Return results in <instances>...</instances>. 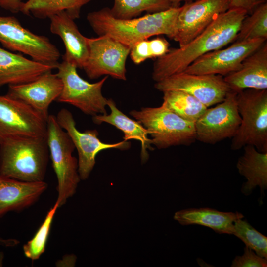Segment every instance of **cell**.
Wrapping results in <instances>:
<instances>
[{
	"label": "cell",
	"mask_w": 267,
	"mask_h": 267,
	"mask_svg": "<svg viewBox=\"0 0 267 267\" xmlns=\"http://www.w3.org/2000/svg\"><path fill=\"white\" fill-rule=\"evenodd\" d=\"M107 104L111 111L110 114L94 116L92 117L93 122L98 125L104 122L114 126L123 133L125 141L130 139L139 141L141 159L142 162H146L149 158L147 150L153 149L151 139L148 137V130L138 121L131 119L121 111L112 99H108Z\"/></svg>",
	"instance_id": "22"
},
{
	"label": "cell",
	"mask_w": 267,
	"mask_h": 267,
	"mask_svg": "<svg viewBox=\"0 0 267 267\" xmlns=\"http://www.w3.org/2000/svg\"><path fill=\"white\" fill-rule=\"evenodd\" d=\"M47 120L26 103L0 95V141L19 137H46Z\"/></svg>",
	"instance_id": "10"
},
{
	"label": "cell",
	"mask_w": 267,
	"mask_h": 267,
	"mask_svg": "<svg viewBox=\"0 0 267 267\" xmlns=\"http://www.w3.org/2000/svg\"><path fill=\"white\" fill-rule=\"evenodd\" d=\"M46 134L49 156L57 180L56 201L61 207L75 194L81 179L78 162L72 155L74 145L57 122L55 115L48 116Z\"/></svg>",
	"instance_id": "6"
},
{
	"label": "cell",
	"mask_w": 267,
	"mask_h": 267,
	"mask_svg": "<svg viewBox=\"0 0 267 267\" xmlns=\"http://www.w3.org/2000/svg\"><path fill=\"white\" fill-rule=\"evenodd\" d=\"M266 1V0H231L230 8L242 9L249 14L257 6Z\"/></svg>",
	"instance_id": "32"
},
{
	"label": "cell",
	"mask_w": 267,
	"mask_h": 267,
	"mask_svg": "<svg viewBox=\"0 0 267 267\" xmlns=\"http://www.w3.org/2000/svg\"><path fill=\"white\" fill-rule=\"evenodd\" d=\"M243 218L238 212H222L207 207L181 210L174 216L182 225H198L209 227L218 234L229 235H232L234 222Z\"/></svg>",
	"instance_id": "21"
},
{
	"label": "cell",
	"mask_w": 267,
	"mask_h": 267,
	"mask_svg": "<svg viewBox=\"0 0 267 267\" xmlns=\"http://www.w3.org/2000/svg\"><path fill=\"white\" fill-rule=\"evenodd\" d=\"M47 187L44 181H23L0 176V218L8 212L21 211L33 205Z\"/></svg>",
	"instance_id": "17"
},
{
	"label": "cell",
	"mask_w": 267,
	"mask_h": 267,
	"mask_svg": "<svg viewBox=\"0 0 267 267\" xmlns=\"http://www.w3.org/2000/svg\"><path fill=\"white\" fill-rule=\"evenodd\" d=\"M62 86L57 74L49 71L32 81L8 85L6 95L26 103L47 120L49 106L56 101Z\"/></svg>",
	"instance_id": "16"
},
{
	"label": "cell",
	"mask_w": 267,
	"mask_h": 267,
	"mask_svg": "<svg viewBox=\"0 0 267 267\" xmlns=\"http://www.w3.org/2000/svg\"><path fill=\"white\" fill-rule=\"evenodd\" d=\"M241 123L232 138L231 149L252 145L267 152V89H248L237 93Z\"/></svg>",
	"instance_id": "5"
},
{
	"label": "cell",
	"mask_w": 267,
	"mask_h": 267,
	"mask_svg": "<svg viewBox=\"0 0 267 267\" xmlns=\"http://www.w3.org/2000/svg\"><path fill=\"white\" fill-rule=\"evenodd\" d=\"M2 242V240H1V239L0 238V242Z\"/></svg>",
	"instance_id": "35"
},
{
	"label": "cell",
	"mask_w": 267,
	"mask_h": 267,
	"mask_svg": "<svg viewBox=\"0 0 267 267\" xmlns=\"http://www.w3.org/2000/svg\"><path fill=\"white\" fill-rule=\"evenodd\" d=\"M129 114L148 130L152 144L159 149L188 146L196 140L195 123L184 120L163 103L132 110Z\"/></svg>",
	"instance_id": "4"
},
{
	"label": "cell",
	"mask_w": 267,
	"mask_h": 267,
	"mask_svg": "<svg viewBox=\"0 0 267 267\" xmlns=\"http://www.w3.org/2000/svg\"><path fill=\"white\" fill-rule=\"evenodd\" d=\"M0 43L9 50L54 69L59 64L60 52L49 39L24 28L14 16H0Z\"/></svg>",
	"instance_id": "8"
},
{
	"label": "cell",
	"mask_w": 267,
	"mask_h": 267,
	"mask_svg": "<svg viewBox=\"0 0 267 267\" xmlns=\"http://www.w3.org/2000/svg\"><path fill=\"white\" fill-rule=\"evenodd\" d=\"M243 148V154L236 164L239 173L246 179L241 191L248 196L257 186L259 187L261 202L264 191L267 188V152H259L252 145H246Z\"/></svg>",
	"instance_id": "23"
},
{
	"label": "cell",
	"mask_w": 267,
	"mask_h": 267,
	"mask_svg": "<svg viewBox=\"0 0 267 267\" xmlns=\"http://www.w3.org/2000/svg\"><path fill=\"white\" fill-rule=\"evenodd\" d=\"M77 68L74 64L64 59L58 64L56 74L63 86L56 101L70 104L92 117L107 114L108 99L102 95V88L108 76L98 82L90 83L79 76Z\"/></svg>",
	"instance_id": "7"
},
{
	"label": "cell",
	"mask_w": 267,
	"mask_h": 267,
	"mask_svg": "<svg viewBox=\"0 0 267 267\" xmlns=\"http://www.w3.org/2000/svg\"><path fill=\"white\" fill-rule=\"evenodd\" d=\"M163 104L182 118L195 123L207 107L192 95L181 90L163 92Z\"/></svg>",
	"instance_id": "25"
},
{
	"label": "cell",
	"mask_w": 267,
	"mask_h": 267,
	"mask_svg": "<svg viewBox=\"0 0 267 267\" xmlns=\"http://www.w3.org/2000/svg\"><path fill=\"white\" fill-rule=\"evenodd\" d=\"M89 54L83 68L88 77L95 79L103 75L127 80L126 63L131 48L107 36L87 38Z\"/></svg>",
	"instance_id": "9"
},
{
	"label": "cell",
	"mask_w": 267,
	"mask_h": 267,
	"mask_svg": "<svg viewBox=\"0 0 267 267\" xmlns=\"http://www.w3.org/2000/svg\"><path fill=\"white\" fill-rule=\"evenodd\" d=\"M231 0H196L181 6L171 39L179 47L189 43L207 28L220 14L230 8Z\"/></svg>",
	"instance_id": "14"
},
{
	"label": "cell",
	"mask_w": 267,
	"mask_h": 267,
	"mask_svg": "<svg viewBox=\"0 0 267 267\" xmlns=\"http://www.w3.org/2000/svg\"><path fill=\"white\" fill-rule=\"evenodd\" d=\"M230 90L267 89V43L248 56L236 71L224 77Z\"/></svg>",
	"instance_id": "18"
},
{
	"label": "cell",
	"mask_w": 267,
	"mask_h": 267,
	"mask_svg": "<svg viewBox=\"0 0 267 267\" xmlns=\"http://www.w3.org/2000/svg\"><path fill=\"white\" fill-rule=\"evenodd\" d=\"M49 18L50 32L59 36L64 44L65 52L63 59L83 69L89 54L87 38L80 33L74 20L65 11Z\"/></svg>",
	"instance_id": "19"
},
{
	"label": "cell",
	"mask_w": 267,
	"mask_h": 267,
	"mask_svg": "<svg viewBox=\"0 0 267 267\" xmlns=\"http://www.w3.org/2000/svg\"><path fill=\"white\" fill-rule=\"evenodd\" d=\"M58 207L59 204L56 201L47 212L34 237L24 245L23 252L27 258L32 261L37 260L44 252L52 221Z\"/></svg>",
	"instance_id": "28"
},
{
	"label": "cell",
	"mask_w": 267,
	"mask_h": 267,
	"mask_svg": "<svg viewBox=\"0 0 267 267\" xmlns=\"http://www.w3.org/2000/svg\"><path fill=\"white\" fill-rule=\"evenodd\" d=\"M239 218L234 222L232 235L258 255L267 259V237L252 227L246 220Z\"/></svg>",
	"instance_id": "29"
},
{
	"label": "cell",
	"mask_w": 267,
	"mask_h": 267,
	"mask_svg": "<svg viewBox=\"0 0 267 267\" xmlns=\"http://www.w3.org/2000/svg\"><path fill=\"white\" fill-rule=\"evenodd\" d=\"M178 7L169 0H114L109 11L117 19H127L136 17L143 12L152 13Z\"/></svg>",
	"instance_id": "26"
},
{
	"label": "cell",
	"mask_w": 267,
	"mask_h": 267,
	"mask_svg": "<svg viewBox=\"0 0 267 267\" xmlns=\"http://www.w3.org/2000/svg\"><path fill=\"white\" fill-rule=\"evenodd\" d=\"M236 97L237 93L230 91L223 101L206 109L195 122L197 140L214 144L234 136L241 123Z\"/></svg>",
	"instance_id": "11"
},
{
	"label": "cell",
	"mask_w": 267,
	"mask_h": 267,
	"mask_svg": "<svg viewBox=\"0 0 267 267\" xmlns=\"http://www.w3.org/2000/svg\"><path fill=\"white\" fill-rule=\"evenodd\" d=\"M46 137L0 141V176L23 181H44L49 157Z\"/></svg>",
	"instance_id": "3"
},
{
	"label": "cell",
	"mask_w": 267,
	"mask_h": 267,
	"mask_svg": "<svg viewBox=\"0 0 267 267\" xmlns=\"http://www.w3.org/2000/svg\"><path fill=\"white\" fill-rule=\"evenodd\" d=\"M154 87L162 92L170 90L185 92L195 97L207 108L223 101L231 91L222 75L194 74L185 72L174 74L157 82Z\"/></svg>",
	"instance_id": "13"
},
{
	"label": "cell",
	"mask_w": 267,
	"mask_h": 267,
	"mask_svg": "<svg viewBox=\"0 0 267 267\" xmlns=\"http://www.w3.org/2000/svg\"><path fill=\"white\" fill-rule=\"evenodd\" d=\"M169 46L167 40L163 37L144 40L132 47L130 57L135 64H139L148 59L157 58L164 55L169 51Z\"/></svg>",
	"instance_id": "30"
},
{
	"label": "cell",
	"mask_w": 267,
	"mask_h": 267,
	"mask_svg": "<svg viewBox=\"0 0 267 267\" xmlns=\"http://www.w3.org/2000/svg\"><path fill=\"white\" fill-rule=\"evenodd\" d=\"M248 15L240 8H229L219 15L201 33L185 45L171 48L153 64L152 77L156 82L183 72L195 60L233 42L241 23Z\"/></svg>",
	"instance_id": "1"
},
{
	"label": "cell",
	"mask_w": 267,
	"mask_h": 267,
	"mask_svg": "<svg viewBox=\"0 0 267 267\" xmlns=\"http://www.w3.org/2000/svg\"><path fill=\"white\" fill-rule=\"evenodd\" d=\"M181 6L147 13L138 18L117 19L104 7L89 12L87 19L99 36H107L131 48L136 43L157 35H165L171 39L177 17Z\"/></svg>",
	"instance_id": "2"
},
{
	"label": "cell",
	"mask_w": 267,
	"mask_h": 267,
	"mask_svg": "<svg viewBox=\"0 0 267 267\" xmlns=\"http://www.w3.org/2000/svg\"><path fill=\"white\" fill-rule=\"evenodd\" d=\"M91 0H27L21 12L39 19H45L65 11L74 20L79 18L83 6Z\"/></svg>",
	"instance_id": "24"
},
{
	"label": "cell",
	"mask_w": 267,
	"mask_h": 267,
	"mask_svg": "<svg viewBox=\"0 0 267 267\" xmlns=\"http://www.w3.org/2000/svg\"><path fill=\"white\" fill-rule=\"evenodd\" d=\"M172 3H173L174 4L177 6H179L180 2L181 1H185V2H189L191 1H193L196 0H169Z\"/></svg>",
	"instance_id": "34"
},
{
	"label": "cell",
	"mask_w": 267,
	"mask_h": 267,
	"mask_svg": "<svg viewBox=\"0 0 267 267\" xmlns=\"http://www.w3.org/2000/svg\"><path fill=\"white\" fill-rule=\"evenodd\" d=\"M255 39H267V1L257 6L244 18L234 41Z\"/></svg>",
	"instance_id": "27"
},
{
	"label": "cell",
	"mask_w": 267,
	"mask_h": 267,
	"mask_svg": "<svg viewBox=\"0 0 267 267\" xmlns=\"http://www.w3.org/2000/svg\"><path fill=\"white\" fill-rule=\"evenodd\" d=\"M54 69L0 47V88L32 81Z\"/></svg>",
	"instance_id": "20"
},
{
	"label": "cell",
	"mask_w": 267,
	"mask_h": 267,
	"mask_svg": "<svg viewBox=\"0 0 267 267\" xmlns=\"http://www.w3.org/2000/svg\"><path fill=\"white\" fill-rule=\"evenodd\" d=\"M25 0H0V7L13 13L21 12Z\"/></svg>",
	"instance_id": "33"
},
{
	"label": "cell",
	"mask_w": 267,
	"mask_h": 267,
	"mask_svg": "<svg viewBox=\"0 0 267 267\" xmlns=\"http://www.w3.org/2000/svg\"><path fill=\"white\" fill-rule=\"evenodd\" d=\"M231 267H266L267 259L258 255L253 250L245 246L244 253L237 256L232 262Z\"/></svg>",
	"instance_id": "31"
},
{
	"label": "cell",
	"mask_w": 267,
	"mask_h": 267,
	"mask_svg": "<svg viewBox=\"0 0 267 267\" xmlns=\"http://www.w3.org/2000/svg\"><path fill=\"white\" fill-rule=\"evenodd\" d=\"M266 41L263 39L234 41L225 48H222L201 56L183 72L194 74L226 76L239 70L243 60Z\"/></svg>",
	"instance_id": "15"
},
{
	"label": "cell",
	"mask_w": 267,
	"mask_h": 267,
	"mask_svg": "<svg viewBox=\"0 0 267 267\" xmlns=\"http://www.w3.org/2000/svg\"><path fill=\"white\" fill-rule=\"evenodd\" d=\"M60 127L67 133L78 154V173L81 179L88 178L95 164V158L101 151L108 149H129L131 143L123 140L115 143H106L98 138L96 130L81 132L76 128L71 112L66 108L60 109L56 116Z\"/></svg>",
	"instance_id": "12"
}]
</instances>
